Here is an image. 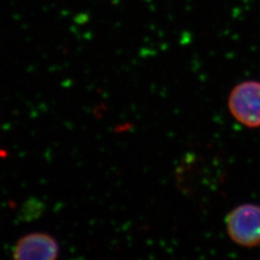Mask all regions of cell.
<instances>
[{
	"mask_svg": "<svg viewBox=\"0 0 260 260\" xmlns=\"http://www.w3.org/2000/svg\"><path fill=\"white\" fill-rule=\"evenodd\" d=\"M225 225L230 238L236 245L249 249L259 246L260 205H238L226 216Z\"/></svg>",
	"mask_w": 260,
	"mask_h": 260,
	"instance_id": "1",
	"label": "cell"
},
{
	"mask_svg": "<svg viewBox=\"0 0 260 260\" xmlns=\"http://www.w3.org/2000/svg\"><path fill=\"white\" fill-rule=\"evenodd\" d=\"M228 107L235 121L248 128L260 127V81L247 80L234 86Z\"/></svg>",
	"mask_w": 260,
	"mask_h": 260,
	"instance_id": "2",
	"label": "cell"
},
{
	"mask_svg": "<svg viewBox=\"0 0 260 260\" xmlns=\"http://www.w3.org/2000/svg\"><path fill=\"white\" fill-rule=\"evenodd\" d=\"M60 246L53 236L46 233H31L20 237L13 247V258L18 260H54Z\"/></svg>",
	"mask_w": 260,
	"mask_h": 260,
	"instance_id": "3",
	"label": "cell"
}]
</instances>
